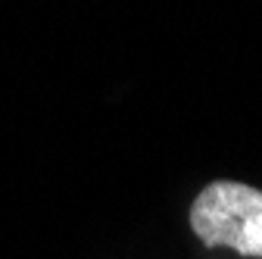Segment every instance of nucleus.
I'll use <instances>...</instances> for the list:
<instances>
[{
	"label": "nucleus",
	"mask_w": 262,
	"mask_h": 259,
	"mask_svg": "<svg viewBox=\"0 0 262 259\" xmlns=\"http://www.w3.org/2000/svg\"><path fill=\"white\" fill-rule=\"evenodd\" d=\"M190 228L206 247H231L262 259V190L241 181H212L190 206Z\"/></svg>",
	"instance_id": "1"
}]
</instances>
